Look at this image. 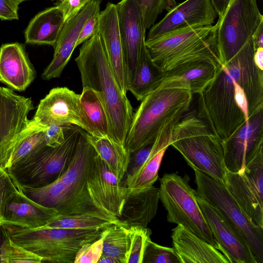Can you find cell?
I'll list each match as a JSON object with an SVG mask.
<instances>
[{
    "label": "cell",
    "mask_w": 263,
    "mask_h": 263,
    "mask_svg": "<svg viewBox=\"0 0 263 263\" xmlns=\"http://www.w3.org/2000/svg\"><path fill=\"white\" fill-rule=\"evenodd\" d=\"M262 23L256 0H231L216 24L222 65L237 53Z\"/></svg>",
    "instance_id": "cell-10"
},
{
    "label": "cell",
    "mask_w": 263,
    "mask_h": 263,
    "mask_svg": "<svg viewBox=\"0 0 263 263\" xmlns=\"http://www.w3.org/2000/svg\"><path fill=\"white\" fill-rule=\"evenodd\" d=\"M116 6L129 85L135 74L141 45L145 40L146 29L141 10L134 0H121Z\"/></svg>",
    "instance_id": "cell-17"
},
{
    "label": "cell",
    "mask_w": 263,
    "mask_h": 263,
    "mask_svg": "<svg viewBox=\"0 0 263 263\" xmlns=\"http://www.w3.org/2000/svg\"><path fill=\"white\" fill-rule=\"evenodd\" d=\"M46 129L30 120L29 129L14 151L9 167L27 159L46 145Z\"/></svg>",
    "instance_id": "cell-36"
},
{
    "label": "cell",
    "mask_w": 263,
    "mask_h": 263,
    "mask_svg": "<svg viewBox=\"0 0 263 263\" xmlns=\"http://www.w3.org/2000/svg\"><path fill=\"white\" fill-rule=\"evenodd\" d=\"M143 263H181L173 248L159 245L152 240L145 249Z\"/></svg>",
    "instance_id": "cell-39"
},
{
    "label": "cell",
    "mask_w": 263,
    "mask_h": 263,
    "mask_svg": "<svg viewBox=\"0 0 263 263\" xmlns=\"http://www.w3.org/2000/svg\"><path fill=\"white\" fill-rule=\"evenodd\" d=\"M234 99L237 106L243 112L247 121L248 119V103L246 95L238 82L235 83Z\"/></svg>",
    "instance_id": "cell-47"
},
{
    "label": "cell",
    "mask_w": 263,
    "mask_h": 263,
    "mask_svg": "<svg viewBox=\"0 0 263 263\" xmlns=\"http://www.w3.org/2000/svg\"><path fill=\"white\" fill-rule=\"evenodd\" d=\"M32 120L44 128L56 124L77 126L85 130L80 95L66 87L52 88L40 101Z\"/></svg>",
    "instance_id": "cell-15"
},
{
    "label": "cell",
    "mask_w": 263,
    "mask_h": 263,
    "mask_svg": "<svg viewBox=\"0 0 263 263\" xmlns=\"http://www.w3.org/2000/svg\"><path fill=\"white\" fill-rule=\"evenodd\" d=\"M217 26H195L145 41L154 62L163 72L183 64L202 61L218 69L222 63L217 43Z\"/></svg>",
    "instance_id": "cell-4"
},
{
    "label": "cell",
    "mask_w": 263,
    "mask_h": 263,
    "mask_svg": "<svg viewBox=\"0 0 263 263\" xmlns=\"http://www.w3.org/2000/svg\"><path fill=\"white\" fill-rule=\"evenodd\" d=\"M58 214L55 209L37 203L18 188L7 201L1 224L38 228L47 224Z\"/></svg>",
    "instance_id": "cell-22"
},
{
    "label": "cell",
    "mask_w": 263,
    "mask_h": 263,
    "mask_svg": "<svg viewBox=\"0 0 263 263\" xmlns=\"http://www.w3.org/2000/svg\"><path fill=\"white\" fill-rule=\"evenodd\" d=\"M17 189L7 170L0 168V224L7 201Z\"/></svg>",
    "instance_id": "cell-41"
},
{
    "label": "cell",
    "mask_w": 263,
    "mask_h": 263,
    "mask_svg": "<svg viewBox=\"0 0 263 263\" xmlns=\"http://www.w3.org/2000/svg\"><path fill=\"white\" fill-rule=\"evenodd\" d=\"M192 95L185 84L170 81L161 83L141 101L125 140L130 154L153 143L166 124L179 121L189 109Z\"/></svg>",
    "instance_id": "cell-3"
},
{
    "label": "cell",
    "mask_w": 263,
    "mask_h": 263,
    "mask_svg": "<svg viewBox=\"0 0 263 263\" xmlns=\"http://www.w3.org/2000/svg\"><path fill=\"white\" fill-rule=\"evenodd\" d=\"M99 13L90 16L83 24L76 43V47L98 32Z\"/></svg>",
    "instance_id": "cell-45"
},
{
    "label": "cell",
    "mask_w": 263,
    "mask_h": 263,
    "mask_svg": "<svg viewBox=\"0 0 263 263\" xmlns=\"http://www.w3.org/2000/svg\"><path fill=\"white\" fill-rule=\"evenodd\" d=\"M120 222L117 218L99 211L69 214H58L45 226L50 228L103 230L114 223Z\"/></svg>",
    "instance_id": "cell-33"
},
{
    "label": "cell",
    "mask_w": 263,
    "mask_h": 263,
    "mask_svg": "<svg viewBox=\"0 0 263 263\" xmlns=\"http://www.w3.org/2000/svg\"><path fill=\"white\" fill-rule=\"evenodd\" d=\"M230 1L231 0H211L219 17L222 15Z\"/></svg>",
    "instance_id": "cell-49"
},
{
    "label": "cell",
    "mask_w": 263,
    "mask_h": 263,
    "mask_svg": "<svg viewBox=\"0 0 263 263\" xmlns=\"http://www.w3.org/2000/svg\"><path fill=\"white\" fill-rule=\"evenodd\" d=\"M255 49L251 37L237 53L216 71L213 79L199 94L197 116L222 140L246 121L234 99L235 83L243 88L248 117L263 106V70L255 64Z\"/></svg>",
    "instance_id": "cell-1"
},
{
    "label": "cell",
    "mask_w": 263,
    "mask_h": 263,
    "mask_svg": "<svg viewBox=\"0 0 263 263\" xmlns=\"http://www.w3.org/2000/svg\"><path fill=\"white\" fill-rule=\"evenodd\" d=\"M65 21L58 6L37 13L29 22L25 32L26 43L49 45L54 48Z\"/></svg>",
    "instance_id": "cell-28"
},
{
    "label": "cell",
    "mask_w": 263,
    "mask_h": 263,
    "mask_svg": "<svg viewBox=\"0 0 263 263\" xmlns=\"http://www.w3.org/2000/svg\"><path fill=\"white\" fill-rule=\"evenodd\" d=\"M34 69L24 45L19 43L3 44L0 47V82L11 89L25 90L34 80Z\"/></svg>",
    "instance_id": "cell-23"
},
{
    "label": "cell",
    "mask_w": 263,
    "mask_h": 263,
    "mask_svg": "<svg viewBox=\"0 0 263 263\" xmlns=\"http://www.w3.org/2000/svg\"><path fill=\"white\" fill-rule=\"evenodd\" d=\"M217 70L214 65L208 62L187 63L164 72L160 84L178 81L188 86L192 93L199 95L213 79Z\"/></svg>",
    "instance_id": "cell-30"
},
{
    "label": "cell",
    "mask_w": 263,
    "mask_h": 263,
    "mask_svg": "<svg viewBox=\"0 0 263 263\" xmlns=\"http://www.w3.org/2000/svg\"><path fill=\"white\" fill-rule=\"evenodd\" d=\"M75 62L83 87L93 89L102 98L111 138L125 146L134 115L133 109L112 68L98 32L83 43Z\"/></svg>",
    "instance_id": "cell-2"
},
{
    "label": "cell",
    "mask_w": 263,
    "mask_h": 263,
    "mask_svg": "<svg viewBox=\"0 0 263 263\" xmlns=\"http://www.w3.org/2000/svg\"><path fill=\"white\" fill-rule=\"evenodd\" d=\"M101 3V0H91L74 16L64 23L54 48L53 59L42 74V79L49 80L61 76L76 47L82 27L88 17L100 12Z\"/></svg>",
    "instance_id": "cell-19"
},
{
    "label": "cell",
    "mask_w": 263,
    "mask_h": 263,
    "mask_svg": "<svg viewBox=\"0 0 263 263\" xmlns=\"http://www.w3.org/2000/svg\"><path fill=\"white\" fill-rule=\"evenodd\" d=\"M95 154L82 129L68 167L60 177L75 200L87 211H99L91 203L86 188Z\"/></svg>",
    "instance_id": "cell-20"
},
{
    "label": "cell",
    "mask_w": 263,
    "mask_h": 263,
    "mask_svg": "<svg viewBox=\"0 0 263 263\" xmlns=\"http://www.w3.org/2000/svg\"><path fill=\"white\" fill-rule=\"evenodd\" d=\"M195 196L212 233L230 263H257L246 240L220 212L196 191Z\"/></svg>",
    "instance_id": "cell-18"
},
{
    "label": "cell",
    "mask_w": 263,
    "mask_h": 263,
    "mask_svg": "<svg viewBox=\"0 0 263 263\" xmlns=\"http://www.w3.org/2000/svg\"><path fill=\"white\" fill-rule=\"evenodd\" d=\"M82 130L77 126H66L65 139L61 144L46 145L7 168L16 187H40L60 178L68 167Z\"/></svg>",
    "instance_id": "cell-7"
},
{
    "label": "cell",
    "mask_w": 263,
    "mask_h": 263,
    "mask_svg": "<svg viewBox=\"0 0 263 263\" xmlns=\"http://www.w3.org/2000/svg\"><path fill=\"white\" fill-rule=\"evenodd\" d=\"M18 4H20L21 3L24 2V1H27V0H15Z\"/></svg>",
    "instance_id": "cell-52"
},
{
    "label": "cell",
    "mask_w": 263,
    "mask_h": 263,
    "mask_svg": "<svg viewBox=\"0 0 263 263\" xmlns=\"http://www.w3.org/2000/svg\"><path fill=\"white\" fill-rule=\"evenodd\" d=\"M50 1H59L61 2V1H63V0H50Z\"/></svg>",
    "instance_id": "cell-53"
},
{
    "label": "cell",
    "mask_w": 263,
    "mask_h": 263,
    "mask_svg": "<svg viewBox=\"0 0 263 263\" xmlns=\"http://www.w3.org/2000/svg\"><path fill=\"white\" fill-rule=\"evenodd\" d=\"M98 32L120 86L126 94L129 85L127 69L119 33L116 4L108 3L105 9L100 12Z\"/></svg>",
    "instance_id": "cell-21"
},
{
    "label": "cell",
    "mask_w": 263,
    "mask_h": 263,
    "mask_svg": "<svg viewBox=\"0 0 263 263\" xmlns=\"http://www.w3.org/2000/svg\"><path fill=\"white\" fill-rule=\"evenodd\" d=\"M224 185L252 221L263 228L262 149L241 173L227 171Z\"/></svg>",
    "instance_id": "cell-12"
},
{
    "label": "cell",
    "mask_w": 263,
    "mask_h": 263,
    "mask_svg": "<svg viewBox=\"0 0 263 263\" xmlns=\"http://www.w3.org/2000/svg\"><path fill=\"white\" fill-rule=\"evenodd\" d=\"M86 188L89 200L99 211L114 217L121 216L124 203L130 192L96 153Z\"/></svg>",
    "instance_id": "cell-14"
},
{
    "label": "cell",
    "mask_w": 263,
    "mask_h": 263,
    "mask_svg": "<svg viewBox=\"0 0 263 263\" xmlns=\"http://www.w3.org/2000/svg\"><path fill=\"white\" fill-rule=\"evenodd\" d=\"M103 238L84 245L77 252L74 263H98L103 254Z\"/></svg>",
    "instance_id": "cell-40"
},
{
    "label": "cell",
    "mask_w": 263,
    "mask_h": 263,
    "mask_svg": "<svg viewBox=\"0 0 263 263\" xmlns=\"http://www.w3.org/2000/svg\"><path fill=\"white\" fill-rule=\"evenodd\" d=\"M18 5L15 0H0V19L18 20Z\"/></svg>",
    "instance_id": "cell-46"
},
{
    "label": "cell",
    "mask_w": 263,
    "mask_h": 263,
    "mask_svg": "<svg viewBox=\"0 0 263 263\" xmlns=\"http://www.w3.org/2000/svg\"><path fill=\"white\" fill-rule=\"evenodd\" d=\"M255 50L263 48V23L260 24L252 36Z\"/></svg>",
    "instance_id": "cell-48"
},
{
    "label": "cell",
    "mask_w": 263,
    "mask_h": 263,
    "mask_svg": "<svg viewBox=\"0 0 263 263\" xmlns=\"http://www.w3.org/2000/svg\"><path fill=\"white\" fill-rule=\"evenodd\" d=\"M159 200V190L154 186L139 192H130L118 219L128 227H147L156 215Z\"/></svg>",
    "instance_id": "cell-26"
},
{
    "label": "cell",
    "mask_w": 263,
    "mask_h": 263,
    "mask_svg": "<svg viewBox=\"0 0 263 263\" xmlns=\"http://www.w3.org/2000/svg\"><path fill=\"white\" fill-rule=\"evenodd\" d=\"M66 126L56 124H51L48 126L45 132L46 145L56 147L61 144L65 139Z\"/></svg>",
    "instance_id": "cell-44"
},
{
    "label": "cell",
    "mask_w": 263,
    "mask_h": 263,
    "mask_svg": "<svg viewBox=\"0 0 263 263\" xmlns=\"http://www.w3.org/2000/svg\"><path fill=\"white\" fill-rule=\"evenodd\" d=\"M159 190L167 221L183 227L223 254L199 206L196 190L189 184V178L175 173L164 174L160 179Z\"/></svg>",
    "instance_id": "cell-8"
},
{
    "label": "cell",
    "mask_w": 263,
    "mask_h": 263,
    "mask_svg": "<svg viewBox=\"0 0 263 263\" xmlns=\"http://www.w3.org/2000/svg\"><path fill=\"white\" fill-rule=\"evenodd\" d=\"M98 263H121L118 259L102 254Z\"/></svg>",
    "instance_id": "cell-51"
},
{
    "label": "cell",
    "mask_w": 263,
    "mask_h": 263,
    "mask_svg": "<svg viewBox=\"0 0 263 263\" xmlns=\"http://www.w3.org/2000/svg\"><path fill=\"white\" fill-rule=\"evenodd\" d=\"M152 145L153 143L148 144L130 153V161L125 174V181L130 179L145 162L151 153Z\"/></svg>",
    "instance_id": "cell-42"
},
{
    "label": "cell",
    "mask_w": 263,
    "mask_h": 263,
    "mask_svg": "<svg viewBox=\"0 0 263 263\" xmlns=\"http://www.w3.org/2000/svg\"><path fill=\"white\" fill-rule=\"evenodd\" d=\"M80 104L85 131L91 136L111 138L107 112L99 93L91 88L83 87Z\"/></svg>",
    "instance_id": "cell-29"
},
{
    "label": "cell",
    "mask_w": 263,
    "mask_h": 263,
    "mask_svg": "<svg viewBox=\"0 0 263 263\" xmlns=\"http://www.w3.org/2000/svg\"><path fill=\"white\" fill-rule=\"evenodd\" d=\"M103 254L113 257L121 263H127L130 248V232L128 227L121 222L114 223L104 229Z\"/></svg>",
    "instance_id": "cell-34"
},
{
    "label": "cell",
    "mask_w": 263,
    "mask_h": 263,
    "mask_svg": "<svg viewBox=\"0 0 263 263\" xmlns=\"http://www.w3.org/2000/svg\"><path fill=\"white\" fill-rule=\"evenodd\" d=\"M5 226L13 241L40 257L42 262L74 263L80 248L99 238L103 231Z\"/></svg>",
    "instance_id": "cell-6"
},
{
    "label": "cell",
    "mask_w": 263,
    "mask_h": 263,
    "mask_svg": "<svg viewBox=\"0 0 263 263\" xmlns=\"http://www.w3.org/2000/svg\"><path fill=\"white\" fill-rule=\"evenodd\" d=\"M42 262V259L16 243L8 229L0 224V263Z\"/></svg>",
    "instance_id": "cell-35"
},
{
    "label": "cell",
    "mask_w": 263,
    "mask_h": 263,
    "mask_svg": "<svg viewBox=\"0 0 263 263\" xmlns=\"http://www.w3.org/2000/svg\"><path fill=\"white\" fill-rule=\"evenodd\" d=\"M18 188L34 201L44 206L55 209L59 214L93 211H87L81 206L73 198L60 178L40 187L22 186Z\"/></svg>",
    "instance_id": "cell-27"
},
{
    "label": "cell",
    "mask_w": 263,
    "mask_h": 263,
    "mask_svg": "<svg viewBox=\"0 0 263 263\" xmlns=\"http://www.w3.org/2000/svg\"><path fill=\"white\" fill-rule=\"evenodd\" d=\"M177 122L172 121L163 127L153 143L151 153L145 162L130 179L125 181V185L131 193L148 189L157 180L163 157L170 145L172 133Z\"/></svg>",
    "instance_id": "cell-25"
},
{
    "label": "cell",
    "mask_w": 263,
    "mask_h": 263,
    "mask_svg": "<svg viewBox=\"0 0 263 263\" xmlns=\"http://www.w3.org/2000/svg\"><path fill=\"white\" fill-rule=\"evenodd\" d=\"M134 1L141 10L146 30L155 24L158 15L164 9L169 11L177 5L174 0Z\"/></svg>",
    "instance_id": "cell-38"
},
{
    "label": "cell",
    "mask_w": 263,
    "mask_h": 263,
    "mask_svg": "<svg viewBox=\"0 0 263 263\" xmlns=\"http://www.w3.org/2000/svg\"><path fill=\"white\" fill-rule=\"evenodd\" d=\"M91 0H63L58 5L62 11L65 22L74 16Z\"/></svg>",
    "instance_id": "cell-43"
},
{
    "label": "cell",
    "mask_w": 263,
    "mask_h": 263,
    "mask_svg": "<svg viewBox=\"0 0 263 263\" xmlns=\"http://www.w3.org/2000/svg\"><path fill=\"white\" fill-rule=\"evenodd\" d=\"M163 75L164 72L152 60L144 41L140 48L135 74L128 91L138 101H141L159 86Z\"/></svg>",
    "instance_id": "cell-31"
},
{
    "label": "cell",
    "mask_w": 263,
    "mask_h": 263,
    "mask_svg": "<svg viewBox=\"0 0 263 263\" xmlns=\"http://www.w3.org/2000/svg\"><path fill=\"white\" fill-rule=\"evenodd\" d=\"M253 60L256 65L263 70V48H259L255 50Z\"/></svg>",
    "instance_id": "cell-50"
},
{
    "label": "cell",
    "mask_w": 263,
    "mask_h": 263,
    "mask_svg": "<svg viewBox=\"0 0 263 263\" xmlns=\"http://www.w3.org/2000/svg\"><path fill=\"white\" fill-rule=\"evenodd\" d=\"M33 109L31 98L0 86V168L9 167L14 151L29 129L28 116Z\"/></svg>",
    "instance_id": "cell-11"
},
{
    "label": "cell",
    "mask_w": 263,
    "mask_h": 263,
    "mask_svg": "<svg viewBox=\"0 0 263 263\" xmlns=\"http://www.w3.org/2000/svg\"><path fill=\"white\" fill-rule=\"evenodd\" d=\"M217 16L211 0H186L152 26L145 41L191 27L211 26Z\"/></svg>",
    "instance_id": "cell-16"
},
{
    "label": "cell",
    "mask_w": 263,
    "mask_h": 263,
    "mask_svg": "<svg viewBox=\"0 0 263 263\" xmlns=\"http://www.w3.org/2000/svg\"><path fill=\"white\" fill-rule=\"evenodd\" d=\"M128 228L130 243L127 263H143L145 249L151 240L152 231L147 227L139 226Z\"/></svg>",
    "instance_id": "cell-37"
},
{
    "label": "cell",
    "mask_w": 263,
    "mask_h": 263,
    "mask_svg": "<svg viewBox=\"0 0 263 263\" xmlns=\"http://www.w3.org/2000/svg\"><path fill=\"white\" fill-rule=\"evenodd\" d=\"M170 145L194 171L205 173L225 185L227 170L222 140L195 111L184 115L175 125Z\"/></svg>",
    "instance_id": "cell-5"
},
{
    "label": "cell",
    "mask_w": 263,
    "mask_h": 263,
    "mask_svg": "<svg viewBox=\"0 0 263 263\" xmlns=\"http://www.w3.org/2000/svg\"><path fill=\"white\" fill-rule=\"evenodd\" d=\"M171 238L181 263H230L213 246L180 225L172 229Z\"/></svg>",
    "instance_id": "cell-24"
},
{
    "label": "cell",
    "mask_w": 263,
    "mask_h": 263,
    "mask_svg": "<svg viewBox=\"0 0 263 263\" xmlns=\"http://www.w3.org/2000/svg\"><path fill=\"white\" fill-rule=\"evenodd\" d=\"M222 140L227 170L241 173L246 165L263 148V106L248 117Z\"/></svg>",
    "instance_id": "cell-13"
},
{
    "label": "cell",
    "mask_w": 263,
    "mask_h": 263,
    "mask_svg": "<svg viewBox=\"0 0 263 263\" xmlns=\"http://www.w3.org/2000/svg\"><path fill=\"white\" fill-rule=\"evenodd\" d=\"M194 171L197 193L244 238L257 263H263V228L252 221L223 184L205 173Z\"/></svg>",
    "instance_id": "cell-9"
},
{
    "label": "cell",
    "mask_w": 263,
    "mask_h": 263,
    "mask_svg": "<svg viewBox=\"0 0 263 263\" xmlns=\"http://www.w3.org/2000/svg\"><path fill=\"white\" fill-rule=\"evenodd\" d=\"M86 137L97 154L122 182L129 165L130 154L125 146L108 137H96L86 132Z\"/></svg>",
    "instance_id": "cell-32"
}]
</instances>
